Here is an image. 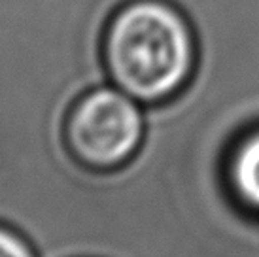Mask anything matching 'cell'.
Here are the masks:
<instances>
[{"label": "cell", "instance_id": "obj_1", "mask_svg": "<svg viewBox=\"0 0 259 257\" xmlns=\"http://www.w3.org/2000/svg\"><path fill=\"white\" fill-rule=\"evenodd\" d=\"M102 59L117 89L142 104H163L193 78L197 34L170 0H127L106 25Z\"/></svg>", "mask_w": 259, "mask_h": 257}, {"label": "cell", "instance_id": "obj_2", "mask_svg": "<svg viewBox=\"0 0 259 257\" xmlns=\"http://www.w3.org/2000/svg\"><path fill=\"white\" fill-rule=\"evenodd\" d=\"M144 136V114L138 100L110 85L87 89L65 115V142L74 157L95 170L127 163Z\"/></svg>", "mask_w": 259, "mask_h": 257}, {"label": "cell", "instance_id": "obj_3", "mask_svg": "<svg viewBox=\"0 0 259 257\" xmlns=\"http://www.w3.org/2000/svg\"><path fill=\"white\" fill-rule=\"evenodd\" d=\"M227 176L237 199L259 214V127L242 136L233 148Z\"/></svg>", "mask_w": 259, "mask_h": 257}, {"label": "cell", "instance_id": "obj_4", "mask_svg": "<svg viewBox=\"0 0 259 257\" xmlns=\"http://www.w3.org/2000/svg\"><path fill=\"white\" fill-rule=\"evenodd\" d=\"M0 257H36V253L21 235L0 225Z\"/></svg>", "mask_w": 259, "mask_h": 257}]
</instances>
